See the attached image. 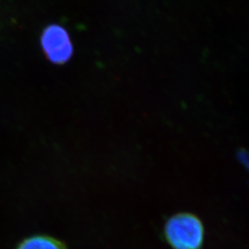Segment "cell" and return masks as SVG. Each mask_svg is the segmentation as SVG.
Returning <instances> with one entry per match:
<instances>
[{"label": "cell", "mask_w": 249, "mask_h": 249, "mask_svg": "<svg viewBox=\"0 0 249 249\" xmlns=\"http://www.w3.org/2000/svg\"><path fill=\"white\" fill-rule=\"evenodd\" d=\"M41 46L46 58L53 64H65L73 55L74 49L69 34L58 24H51L44 29Z\"/></svg>", "instance_id": "cell-2"}, {"label": "cell", "mask_w": 249, "mask_h": 249, "mask_svg": "<svg viewBox=\"0 0 249 249\" xmlns=\"http://www.w3.org/2000/svg\"><path fill=\"white\" fill-rule=\"evenodd\" d=\"M17 249H67L66 245L49 235H36L24 239Z\"/></svg>", "instance_id": "cell-3"}, {"label": "cell", "mask_w": 249, "mask_h": 249, "mask_svg": "<svg viewBox=\"0 0 249 249\" xmlns=\"http://www.w3.org/2000/svg\"><path fill=\"white\" fill-rule=\"evenodd\" d=\"M164 235L174 249H199L203 241V226L194 214L178 213L167 221Z\"/></svg>", "instance_id": "cell-1"}]
</instances>
